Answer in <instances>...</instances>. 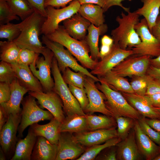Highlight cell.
<instances>
[{
  "mask_svg": "<svg viewBox=\"0 0 160 160\" xmlns=\"http://www.w3.org/2000/svg\"><path fill=\"white\" fill-rule=\"evenodd\" d=\"M46 18L34 11L19 23L21 33L13 41L20 49H27L43 55L46 47L43 46L39 36Z\"/></svg>",
  "mask_w": 160,
  "mask_h": 160,
  "instance_id": "6da1fadb",
  "label": "cell"
},
{
  "mask_svg": "<svg viewBox=\"0 0 160 160\" xmlns=\"http://www.w3.org/2000/svg\"><path fill=\"white\" fill-rule=\"evenodd\" d=\"M45 36L50 40L65 47L86 68L93 70L98 62L93 60L89 55V49L85 39L79 40L73 38L63 26L60 25L54 32Z\"/></svg>",
  "mask_w": 160,
  "mask_h": 160,
  "instance_id": "7a4b0ae2",
  "label": "cell"
},
{
  "mask_svg": "<svg viewBox=\"0 0 160 160\" xmlns=\"http://www.w3.org/2000/svg\"><path fill=\"white\" fill-rule=\"evenodd\" d=\"M121 15L116 17V20L119 26L112 30L111 34L114 43L126 49L128 47H133L141 42L135 29V25L139 21L140 16L135 11H129L127 14L122 12Z\"/></svg>",
  "mask_w": 160,
  "mask_h": 160,
  "instance_id": "3957f363",
  "label": "cell"
},
{
  "mask_svg": "<svg viewBox=\"0 0 160 160\" xmlns=\"http://www.w3.org/2000/svg\"><path fill=\"white\" fill-rule=\"evenodd\" d=\"M98 78L100 83H97L96 86L104 95L105 107L113 117L122 116L138 120L143 116L128 103L121 93L112 89L102 79Z\"/></svg>",
  "mask_w": 160,
  "mask_h": 160,
  "instance_id": "277c9868",
  "label": "cell"
},
{
  "mask_svg": "<svg viewBox=\"0 0 160 160\" xmlns=\"http://www.w3.org/2000/svg\"><path fill=\"white\" fill-rule=\"evenodd\" d=\"M51 72L55 83L52 90L60 98L63 103V110L67 116L75 114L86 116L79 103L64 81L55 56L52 60Z\"/></svg>",
  "mask_w": 160,
  "mask_h": 160,
  "instance_id": "5b68a950",
  "label": "cell"
},
{
  "mask_svg": "<svg viewBox=\"0 0 160 160\" xmlns=\"http://www.w3.org/2000/svg\"><path fill=\"white\" fill-rule=\"evenodd\" d=\"M36 98L29 95L23 98L21 104L23 108L21 119L18 129V139L23 137V132L28 126L45 120H51L54 117L49 111L40 108L37 105Z\"/></svg>",
  "mask_w": 160,
  "mask_h": 160,
  "instance_id": "8992f818",
  "label": "cell"
},
{
  "mask_svg": "<svg viewBox=\"0 0 160 160\" xmlns=\"http://www.w3.org/2000/svg\"><path fill=\"white\" fill-rule=\"evenodd\" d=\"M42 42L46 47L50 49L54 53L57 63L59 70L63 73L66 68L68 67L76 72H81L87 76L93 79L96 82L100 79L91 74L85 68L80 65L73 55L61 44L52 41L46 36L43 35Z\"/></svg>",
  "mask_w": 160,
  "mask_h": 160,
  "instance_id": "52a82bcc",
  "label": "cell"
},
{
  "mask_svg": "<svg viewBox=\"0 0 160 160\" xmlns=\"http://www.w3.org/2000/svg\"><path fill=\"white\" fill-rule=\"evenodd\" d=\"M81 5L78 0H74L68 6L60 9L47 7V17L42 26L41 34L46 35L54 32L60 23L78 12Z\"/></svg>",
  "mask_w": 160,
  "mask_h": 160,
  "instance_id": "ba28073f",
  "label": "cell"
},
{
  "mask_svg": "<svg viewBox=\"0 0 160 160\" xmlns=\"http://www.w3.org/2000/svg\"><path fill=\"white\" fill-rule=\"evenodd\" d=\"M135 29L141 42L133 47L134 55L157 57L160 55V42L150 31L145 18L142 19L135 25Z\"/></svg>",
  "mask_w": 160,
  "mask_h": 160,
  "instance_id": "9c48e42d",
  "label": "cell"
},
{
  "mask_svg": "<svg viewBox=\"0 0 160 160\" xmlns=\"http://www.w3.org/2000/svg\"><path fill=\"white\" fill-rule=\"evenodd\" d=\"M21 119V112L9 115L6 123L0 130V143L7 159L13 156L18 140L17 133Z\"/></svg>",
  "mask_w": 160,
  "mask_h": 160,
  "instance_id": "30bf717a",
  "label": "cell"
},
{
  "mask_svg": "<svg viewBox=\"0 0 160 160\" xmlns=\"http://www.w3.org/2000/svg\"><path fill=\"white\" fill-rule=\"evenodd\" d=\"M43 56L38 57L36 62L29 66L33 75L39 80L42 87L44 92L52 90L54 81L51 76L53 52L46 47Z\"/></svg>",
  "mask_w": 160,
  "mask_h": 160,
  "instance_id": "8fae6325",
  "label": "cell"
},
{
  "mask_svg": "<svg viewBox=\"0 0 160 160\" xmlns=\"http://www.w3.org/2000/svg\"><path fill=\"white\" fill-rule=\"evenodd\" d=\"M135 55L125 59L113 68L111 72L124 77L145 75L150 65L151 56Z\"/></svg>",
  "mask_w": 160,
  "mask_h": 160,
  "instance_id": "7c38bea8",
  "label": "cell"
},
{
  "mask_svg": "<svg viewBox=\"0 0 160 160\" xmlns=\"http://www.w3.org/2000/svg\"><path fill=\"white\" fill-rule=\"evenodd\" d=\"M133 55L132 49H122L118 44L114 43L109 53L98 61L90 72L97 75L98 78L102 77L125 59Z\"/></svg>",
  "mask_w": 160,
  "mask_h": 160,
  "instance_id": "4fadbf2b",
  "label": "cell"
},
{
  "mask_svg": "<svg viewBox=\"0 0 160 160\" xmlns=\"http://www.w3.org/2000/svg\"><path fill=\"white\" fill-rule=\"evenodd\" d=\"M57 146L55 160H76L87 148L76 140L72 133L66 132H60Z\"/></svg>",
  "mask_w": 160,
  "mask_h": 160,
  "instance_id": "5bb4252c",
  "label": "cell"
},
{
  "mask_svg": "<svg viewBox=\"0 0 160 160\" xmlns=\"http://www.w3.org/2000/svg\"><path fill=\"white\" fill-rule=\"evenodd\" d=\"M95 82L96 81L89 76H87L85 78L84 88L88 98L89 103L84 111V113L99 112L113 117L112 114L105 107L104 95L99 90Z\"/></svg>",
  "mask_w": 160,
  "mask_h": 160,
  "instance_id": "9a60e30c",
  "label": "cell"
},
{
  "mask_svg": "<svg viewBox=\"0 0 160 160\" xmlns=\"http://www.w3.org/2000/svg\"><path fill=\"white\" fill-rule=\"evenodd\" d=\"M28 94L37 99L40 107L47 109L55 118L62 123L65 117L63 105L59 96L53 90L47 92L29 91Z\"/></svg>",
  "mask_w": 160,
  "mask_h": 160,
  "instance_id": "2e32d148",
  "label": "cell"
},
{
  "mask_svg": "<svg viewBox=\"0 0 160 160\" xmlns=\"http://www.w3.org/2000/svg\"><path fill=\"white\" fill-rule=\"evenodd\" d=\"M76 140L86 148L104 143L111 139L118 137L116 128L100 129L76 133Z\"/></svg>",
  "mask_w": 160,
  "mask_h": 160,
  "instance_id": "e0dca14e",
  "label": "cell"
},
{
  "mask_svg": "<svg viewBox=\"0 0 160 160\" xmlns=\"http://www.w3.org/2000/svg\"><path fill=\"white\" fill-rule=\"evenodd\" d=\"M128 103L142 116L160 120V112L154 107L148 97L135 93L121 92Z\"/></svg>",
  "mask_w": 160,
  "mask_h": 160,
  "instance_id": "ac0fdd59",
  "label": "cell"
},
{
  "mask_svg": "<svg viewBox=\"0 0 160 160\" xmlns=\"http://www.w3.org/2000/svg\"><path fill=\"white\" fill-rule=\"evenodd\" d=\"M20 84L29 91L44 92L39 80L33 75L29 66L17 63L11 64Z\"/></svg>",
  "mask_w": 160,
  "mask_h": 160,
  "instance_id": "d6986e66",
  "label": "cell"
},
{
  "mask_svg": "<svg viewBox=\"0 0 160 160\" xmlns=\"http://www.w3.org/2000/svg\"><path fill=\"white\" fill-rule=\"evenodd\" d=\"M117 160H137L141 158L139 150L134 128L131 129L127 136L117 144Z\"/></svg>",
  "mask_w": 160,
  "mask_h": 160,
  "instance_id": "ffe728a7",
  "label": "cell"
},
{
  "mask_svg": "<svg viewBox=\"0 0 160 160\" xmlns=\"http://www.w3.org/2000/svg\"><path fill=\"white\" fill-rule=\"evenodd\" d=\"M136 139L139 151L147 160H153L160 153V146L146 135L141 129L137 120L134 127Z\"/></svg>",
  "mask_w": 160,
  "mask_h": 160,
  "instance_id": "44dd1931",
  "label": "cell"
},
{
  "mask_svg": "<svg viewBox=\"0 0 160 160\" xmlns=\"http://www.w3.org/2000/svg\"><path fill=\"white\" fill-rule=\"evenodd\" d=\"M11 96L7 102L0 104L6 114L8 116L11 114L21 113L22 109L20 104L24 95L29 91L21 86L16 77L10 84Z\"/></svg>",
  "mask_w": 160,
  "mask_h": 160,
  "instance_id": "7402d4cb",
  "label": "cell"
},
{
  "mask_svg": "<svg viewBox=\"0 0 160 160\" xmlns=\"http://www.w3.org/2000/svg\"><path fill=\"white\" fill-rule=\"evenodd\" d=\"M63 26L68 34L79 40H84L88 29L91 23L78 12L63 21Z\"/></svg>",
  "mask_w": 160,
  "mask_h": 160,
  "instance_id": "603a6c76",
  "label": "cell"
},
{
  "mask_svg": "<svg viewBox=\"0 0 160 160\" xmlns=\"http://www.w3.org/2000/svg\"><path fill=\"white\" fill-rule=\"evenodd\" d=\"M57 150V145L51 143L44 137L38 136L31 160H55Z\"/></svg>",
  "mask_w": 160,
  "mask_h": 160,
  "instance_id": "cb8c5ba5",
  "label": "cell"
},
{
  "mask_svg": "<svg viewBox=\"0 0 160 160\" xmlns=\"http://www.w3.org/2000/svg\"><path fill=\"white\" fill-rule=\"evenodd\" d=\"M37 137L30 126L25 138L18 139L14 155L10 160H31Z\"/></svg>",
  "mask_w": 160,
  "mask_h": 160,
  "instance_id": "d4e9b609",
  "label": "cell"
},
{
  "mask_svg": "<svg viewBox=\"0 0 160 160\" xmlns=\"http://www.w3.org/2000/svg\"><path fill=\"white\" fill-rule=\"evenodd\" d=\"M61 123L54 117L47 124L40 125L36 123L31 126L36 136L44 137L51 143L57 145Z\"/></svg>",
  "mask_w": 160,
  "mask_h": 160,
  "instance_id": "484cf974",
  "label": "cell"
},
{
  "mask_svg": "<svg viewBox=\"0 0 160 160\" xmlns=\"http://www.w3.org/2000/svg\"><path fill=\"white\" fill-rule=\"evenodd\" d=\"M108 28L106 24L96 27L91 24L88 29V34L85 40L89 49L90 57L94 60L98 61L100 58L98 47L99 37L106 32Z\"/></svg>",
  "mask_w": 160,
  "mask_h": 160,
  "instance_id": "4316f807",
  "label": "cell"
},
{
  "mask_svg": "<svg viewBox=\"0 0 160 160\" xmlns=\"http://www.w3.org/2000/svg\"><path fill=\"white\" fill-rule=\"evenodd\" d=\"M141 1L143 3V6L135 11L139 16H143L151 32L159 16L160 0H141Z\"/></svg>",
  "mask_w": 160,
  "mask_h": 160,
  "instance_id": "83f0119b",
  "label": "cell"
},
{
  "mask_svg": "<svg viewBox=\"0 0 160 160\" xmlns=\"http://www.w3.org/2000/svg\"><path fill=\"white\" fill-rule=\"evenodd\" d=\"M88 131L89 130L86 115L76 114L66 117L59 128L60 132H66L78 133Z\"/></svg>",
  "mask_w": 160,
  "mask_h": 160,
  "instance_id": "f1b7e54d",
  "label": "cell"
},
{
  "mask_svg": "<svg viewBox=\"0 0 160 160\" xmlns=\"http://www.w3.org/2000/svg\"><path fill=\"white\" fill-rule=\"evenodd\" d=\"M78 12L96 27L104 24L105 22L104 10L98 5L91 3L83 4L81 5Z\"/></svg>",
  "mask_w": 160,
  "mask_h": 160,
  "instance_id": "f546056e",
  "label": "cell"
},
{
  "mask_svg": "<svg viewBox=\"0 0 160 160\" xmlns=\"http://www.w3.org/2000/svg\"><path fill=\"white\" fill-rule=\"evenodd\" d=\"M86 117L89 131L116 128L117 126L116 119L113 116L89 114Z\"/></svg>",
  "mask_w": 160,
  "mask_h": 160,
  "instance_id": "4dcf8cb0",
  "label": "cell"
},
{
  "mask_svg": "<svg viewBox=\"0 0 160 160\" xmlns=\"http://www.w3.org/2000/svg\"><path fill=\"white\" fill-rule=\"evenodd\" d=\"M100 78L114 90L121 92L135 93L130 83L124 77L115 75L110 71Z\"/></svg>",
  "mask_w": 160,
  "mask_h": 160,
  "instance_id": "1f68e13d",
  "label": "cell"
},
{
  "mask_svg": "<svg viewBox=\"0 0 160 160\" xmlns=\"http://www.w3.org/2000/svg\"><path fill=\"white\" fill-rule=\"evenodd\" d=\"M0 59L10 64L17 63L20 48L13 41H0Z\"/></svg>",
  "mask_w": 160,
  "mask_h": 160,
  "instance_id": "d6a6232c",
  "label": "cell"
},
{
  "mask_svg": "<svg viewBox=\"0 0 160 160\" xmlns=\"http://www.w3.org/2000/svg\"><path fill=\"white\" fill-rule=\"evenodd\" d=\"M121 140L118 137L113 138L108 140L103 144L95 145L87 148L85 151L76 160H94L103 150L110 147L116 145Z\"/></svg>",
  "mask_w": 160,
  "mask_h": 160,
  "instance_id": "836d02e7",
  "label": "cell"
},
{
  "mask_svg": "<svg viewBox=\"0 0 160 160\" xmlns=\"http://www.w3.org/2000/svg\"><path fill=\"white\" fill-rule=\"evenodd\" d=\"M7 1L14 13L22 21L34 12L27 0H7Z\"/></svg>",
  "mask_w": 160,
  "mask_h": 160,
  "instance_id": "e575fe53",
  "label": "cell"
},
{
  "mask_svg": "<svg viewBox=\"0 0 160 160\" xmlns=\"http://www.w3.org/2000/svg\"><path fill=\"white\" fill-rule=\"evenodd\" d=\"M62 77L65 82L68 85H72L81 88H84L85 79L87 75L84 73L78 72L76 73L67 67L63 73Z\"/></svg>",
  "mask_w": 160,
  "mask_h": 160,
  "instance_id": "d590c367",
  "label": "cell"
},
{
  "mask_svg": "<svg viewBox=\"0 0 160 160\" xmlns=\"http://www.w3.org/2000/svg\"><path fill=\"white\" fill-rule=\"evenodd\" d=\"M118 137L123 140L126 138L134 128L136 120L129 117L119 116L116 119Z\"/></svg>",
  "mask_w": 160,
  "mask_h": 160,
  "instance_id": "8d00e7d4",
  "label": "cell"
},
{
  "mask_svg": "<svg viewBox=\"0 0 160 160\" xmlns=\"http://www.w3.org/2000/svg\"><path fill=\"white\" fill-rule=\"evenodd\" d=\"M20 23L14 24L9 23L0 25V38H5L10 41H13L21 33Z\"/></svg>",
  "mask_w": 160,
  "mask_h": 160,
  "instance_id": "74e56055",
  "label": "cell"
},
{
  "mask_svg": "<svg viewBox=\"0 0 160 160\" xmlns=\"http://www.w3.org/2000/svg\"><path fill=\"white\" fill-rule=\"evenodd\" d=\"M19 19L13 12L7 0H0V25L5 24L14 20H19Z\"/></svg>",
  "mask_w": 160,
  "mask_h": 160,
  "instance_id": "f35d334b",
  "label": "cell"
},
{
  "mask_svg": "<svg viewBox=\"0 0 160 160\" xmlns=\"http://www.w3.org/2000/svg\"><path fill=\"white\" fill-rule=\"evenodd\" d=\"M130 83L135 93L140 95L144 96L147 92L148 84L147 76L146 74L142 76H134Z\"/></svg>",
  "mask_w": 160,
  "mask_h": 160,
  "instance_id": "ab89813d",
  "label": "cell"
},
{
  "mask_svg": "<svg viewBox=\"0 0 160 160\" xmlns=\"http://www.w3.org/2000/svg\"><path fill=\"white\" fill-rule=\"evenodd\" d=\"M39 54L27 49H21L17 63L20 64L30 66L35 63Z\"/></svg>",
  "mask_w": 160,
  "mask_h": 160,
  "instance_id": "60d3db41",
  "label": "cell"
},
{
  "mask_svg": "<svg viewBox=\"0 0 160 160\" xmlns=\"http://www.w3.org/2000/svg\"><path fill=\"white\" fill-rule=\"evenodd\" d=\"M16 78L11 64L1 61L0 63V81L11 84Z\"/></svg>",
  "mask_w": 160,
  "mask_h": 160,
  "instance_id": "b9f144b4",
  "label": "cell"
},
{
  "mask_svg": "<svg viewBox=\"0 0 160 160\" xmlns=\"http://www.w3.org/2000/svg\"><path fill=\"white\" fill-rule=\"evenodd\" d=\"M68 87L84 112L89 103L88 98L84 88H81L72 85H68Z\"/></svg>",
  "mask_w": 160,
  "mask_h": 160,
  "instance_id": "7bdbcfd3",
  "label": "cell"
},
{
  "mask_svg": "<svg viewBox=\"0 0 160 160\" xmlns=\"http://www.w3.org/2000/svg\"><path fill=\"white\" fill-rule=\"evenodd\" d=\"M145 117L142 116L137 120L139 124L143 131L150 139L160 145V134L156 131L146 123Z\"/></svg>",
  "mask_w": 160,
  "mask_h": 160,
  "instance_id": "ee69618b",
  "label": "cell"
},
{
  "mask_svg": "<svg viewBox=\"0 0 160 160\" xmlns=\"http://www.w3.org/2000/svg\"><path fill=\"white\" fill-rule=\"evenodd\" d=\"M147 75L148 87L146 95L160 93V79Z\"/></svg>",
  "mask_w": 160,
  "mask_h": 160,
  "instance_id": "f6af8a7d",
  "label": "cell"
},
{
  "mask_svg": "<svg viewBox=\"0 0 160 160\" xmlns=\"http://www.w3.org/2000/svg\"><path fill=\"white\" fill-rule=\"evenodd\" d=\"M34 11L46 18L47 13L44 6L45 0H27Z\"/></svg>",
  "mask_w": 160,
  "mask_h": 160,
  "instance_id": "bcb514c9",
  "label": "cell"
},
{
  "mask_svg": "<svg viewBox=\"0 0 160 160\" xmlns=\"http://www.w3.org/2000/svg\"><path fill=\"white\" fill-rule=\"evenodd\" d=\"M11 96L10 84L0 83V104L7 102Z\"/></svg>",
  "mask_w": 160,
  "mask_h": 160,
  "instance_id": "7dc6e473",
  "label": "cell"
},
{
  "mask_svg": "<svg viewBox=\"0 0 160 160\" xmlns=\"http://www.w3.org/2000/svg\"><path fill=\"white\" fill-rule=\"evenodd\" d=\"M124 0H105V4L103 8L104 12L107 11L111 7L114 6L120 7L127 13L130 11L129 8L126 7L122 4V1ZM131 1L132 0H128Z\"/></svg>",
  "mask_w": 160,
  "mask_h": 160,
  "instance_id": "c3c4849f",
  "label": "cell"
},
{
  "mask_svg": "<svg viewBox=\"0 0 160 160\" xmlns=\"http://www.w3.org/2000/svg\"><path fill=\"white\" fill-rule=\"evenodd\" d=\"M74 0H45L44 6L46 8L51 6L56 8H63L66 6L68 4Z\"/></svg>",
  "mask_w": 160,
  "mask_h": 160,
  "instance_id": "681fc988",
  "label": "cell"
},
{
  "mask_svg": "<svg viewBox=\"0 0 160 160\" xmlns=\"http://www.w3.org/2000/svg\"><path fill=\"white\" fill-rule=\"evenodd\" d=\"M114 146L111 147L110 150L104 154L98 156L96 159H97L102 160H117L116 148L113 147Z\"/></svg>",
  "mask_w": 160,
  "mask_h": 160,
  "instance_id": "f907efd6",
  "label": "cell"
},
{
  "mask_svg": "<svg viewBox=\"0 0 160 160\" xmlns=\"http://www.w3.org/2000/svg\"><path fill=\"white\" fill-rule=\"evenodd\" d=\"M147 124L156 131L160 134V120L145 118Z\"/></svg>",
  "mask_w": 160,
  "mask_h": 160,
  "instance_id": "816d5d0a",
  "label": "cell"
},
{
  "mask_svg": "<svg viewBox=\"0 0 160 160\" xmlns=\"http://www.w3.org/2000/svg\"><path fill=\"white\" fill-rule=\"evenodd\" d=\"M151 32L160 42V15L157 17L155 23L152 28Z\"/></svg>",
  "mask_w": 160,
  "mask_h": 160,
  "instance_id": "f5cc1de1",
  "label": "cell"
},
{
  "mask_svg": "<svg viewBox=\"0 0 160 160\" xmlns=\"http://www.w3.org/2000/svg\"><path fill=\"white\" fill-rule=\"evenodd\" d=\"M146 95L148 97L154 107L160 108V93Z\"/></svg>",
  "mask_w": 160,
  "mask_h": 160,
  "instance_id": "db71d44e",
  "label": "cell"
},
{
  "mask_svg": "<svg viewBox=\"0 0 160 160\" xmlns=\"http://www.w3.org/2000/svg\"><path fill=\"white\" fill-rule=\"evenodd\" d=\"M146 74L151 76L160 79V68H157L150 65Z\"/></svg>",
  "mask_w": 160,
  "mask_h": 160,
  "instance_id": "11a10c76",
  "label": "cell"
},
{
  "mask_svg": "<svg viewBox=\"0 0 160 160\" xmlns=\"http://www.w3.org/2000/svg\"><path fill=\"white\" fill-rule=\"evenodd\" d=\"M81 5L85 3H91L98 5L103 8L105 0H78Z\"/></svg>",
  "mask_w": 160,
  "mask_h": 160,
  "instance_id": "9f6ffc18",
  "label": "cell"
},
{
  "mask_svg": "<svg viewBox=\"0 0 160 160\" xmlns=\"http://www.w3.org/2000/svg\"><path fill=\"white\" fill-rule=\"evenodd\" d=\"M112 47L107 45H102L100 51V57L101 59H103L109 53Z\"/></svg>",
  "mask_w": 160,
  "mask_h": 160,
  "instance_id": "6f0895ef",
  "label": "cell"
},
{
  "mask_svg": "<svg viewBox=\"0 0 160 160\" xmlns=\"http://www.w3.org/2000/svg\"><path fill=\"white\" fill-rule=\"evenodd\" d=\"M8 117L2 107L0 106V130L7 121Z\"/></svg>",
  "mask_w": 160,
  "mask_h": 160,
  "instance_id": "680465c9",
  "label": "cell"
},
{
  "mask_svg": "<svg viewBox=\"0 0 160 160\" xmlns=\"http://www.w3.org/2000/svg\"><path fill=\"white\" fill-rule=\"evenodd\" d=\"M102 45L112 46L114 44V41L112 38L107 35H104L101 38Z\"/></svg>",
  "mask_w": 160,
  "mask_h": 160,
  "instance_id": "91938a15",
  "label": "cell"
},
{
  "mask_svg": "<svg viewBox=\"0 0 160 160\" xmlns=\"http://www.w3.org/2000/svg\"><path fill=\"white\" fill-rule=\"evenodd\" d=\"M150 65L156 68H160V55L155 58H151Z\"/></svg>",
  "mask_w": 160,
  "mask_h": 160,
  "instance_id": "94428289",
  "label": "cell"
},
{
  "mask_svg": "<svg viewBox=\"0 0 160 160\" xmlns=\"http://www.w3.org/2000/svg\"><path fill=\"white\" fill-rule=\"evenodd\" d=\"M7 159L1 147L0 149V160H5Z\"/></svg>",
  "mask_w": 160,
  "mask_h": 160,
  "instance_id": "6125c7cd",
  "label": "cell"
},
{
  "mask_svg": "<svg viewBox=\"0 0 160 160\" xmlns=\"http://www.w3.org/2000/svg\"><path fill=\"white\" fill-rule=\"evenodd\" d=\"M153 160H160V153L155 157Z\"/></svg>",
  "mask_w": 160,
  "mask_h": 160,
  "instance_id": "be15d7a7",
  "label": "cell"
},
{
  "mask_svg": "<svg viewBox=\"0 0 160 160\" xmlns=\"http://www.w3.org/2000/svg\"><path fill=\"white\" fill-rule=\"evenodd\" d=\"M158 110L160 112V108H155Z\"/></svg>",
  "mask_w": 160,
  "mask_h": 160,
  "instance_id": "e7e4bbea",
  "label": "cell"
}]
</instances>
